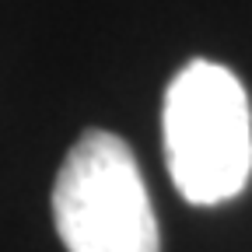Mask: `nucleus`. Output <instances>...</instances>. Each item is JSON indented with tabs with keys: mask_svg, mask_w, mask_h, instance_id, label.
Returning a JSON list of instances; mask_svg holds the SVG:
<instances>
[{
	"mask_svg": "<svg viewBox=\"0 0 252 252\" xmlns=\"http://www.w3.org/2000/svg\"><path fill=\"white\" fill-rule=\"evenodd\" d=\"M165 154L182 200H235L252 175V109L242 81L210 60H193L165 91Z\"/></svg>",
	"mask_w": 252,
	"mask_h": 252,
	"instance_id": "obj_1",
	"label": "nucleus"
},
{
	"mask_svg": "<svg viewBox=\"0 0 252 252\" xmlns=\"http://www.w3.org/2000/svg\"><path fill=\"white\" fill-rule=\"evenodd\" d=\"M53 220L67 252H161L133 151L109 130H88L67 151L53 186Z\"/></svg>",
	"mask_w": 252,
	"mask_h": 252,
	"instance_id": "obj_2",
	"label": "nucleus"
}]
</instances>
